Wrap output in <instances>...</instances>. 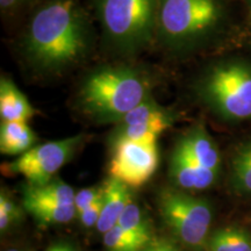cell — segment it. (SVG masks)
<instances>
[{
    "label": "cell",
    "mask_w": 251,
    "mask_h": 251,
    "mask_svg": "<svg viewBox=\"0 0 251 251\" xmlns=\"http://www.w3.org/2000/svg\"><path fill=\"white\" fill-rule=\"evenodd\" d=\"M158 166L157 143L113 140L109 176L128 187H140L155 174Z\"/></svg>",
    "instance_id": "ba28073f"
},
{
    "label": "cell",
    "mask_w": 251,
    "mask_h": 251,
    "mask_svg": "<svg viewBox=\"0 0 251 251\" xmlns=\"http://www.w3.org/2000/svg\"><path fill=\"white\" fill-rule=\"evenodd\" d=\"M24 207L42 226L68 224L77 215L75 205H59L24 199Z\"/></svg>",
    "instance_id": "2e32d148"
},
{
    "label": "cell",
    "mask_w": 251,
    "mask_h": 251,
    "mask_svg": "<svg viewBox=\"0 0 251 251\" xmlns=\"http://www.w3.org/2000/svg\"><path fill=\"white\" fill-rule=\"evenodd\" d=\"M131 202L129 187L115 178H108L103 184V206L97 229L101 234L118 225L126 207Z\"/></svg>",
    "instance_id": "8fae6325"
},
{
    "label": "cell",
    "mask_w": 251,
    "mask_h": 251,
    "mask_svg": "<svg viewBox=\"0 0 251 251\" xmlns=\"http://www.w3.org/2000/svg\"><path fill=\"white\" fill-rule=\"evenodd\" d=\"M35 115V109L27 97L8 78L0 79V118L1 121L27 122Z\"/></svg>",
    "instance_id": "7c38bea8"
},
{
    "label": "cell",
    "mask_w": 251,
    "mask_h": 251,
    "mask_svg": "<svg viewBox=\"0 0 251 251\" xmlns=\"http://www.w3.org/2000/svg\"><path fill=\"white\" fill-rule=\"evenodd\" d=\"M37 136L27 122L1 121L0 151L4 155H23L34 147Z\"/></svg>",
    "instance_id": "4fadbf2b"
},
{
    "label": "cell",
    "mask_w": 251,
    "mask_h": 251,
    "mask_svg": "<svg viewBox=\"0 0 251 251\" xmlns=\"http://www.w3.org/2000/svg\"><path fill=\"white\" fill-rule=\"evenodd\" d=\"M231 184L237 192L251 194V142L241 144L234 153Z\"/></svg>",
    "instance_id": "d6986e66"
},
{
    "label": "cell",
    "mask_w": 251,
    "mask_h": 251,
    "mask_svg": "<svg viewBox=\"0 0 251 251\" xmlns=\"http://www.w3.org/2000/svg\"><path fill=\"white\" fill-rule=\"evenodd\" d=\"M102 206H103V194L99 198L98 200H96L92 205H90L86 209H84L83 212L79 213V214H77L79 216L80 222L83 224V226H85L87 228L97 226L100 219V215H101Z\"/></svg>",
    "instance_id": "cb8c5ba5"
},
{
    "label": "cell",
    "mask_w": 251,
    "mask_h": 251,
    "mask_svg": "<svg viewBox=\"0 0 251 251\" xmlns=\"http://www.w3.org/2000/svg\"><path fill=\"white\" fill-rule=\"evenodd\" d=\"M172 251H178V250H176V249H172Z\"/></svg>",
    "instance_id": "4dcf8cb0"
},
{
    "label": "cell",
    "mask_w": 251,
    "mask_h": 251,
    "mask_svg": "<svg viewBox=\"0 0 251 251\" xmlns=\"http://www.w3.org/2000/svg\"><path fill=\"white\" fill-rule=\"evenodd\" d=\"M20 216L18 206L9 199L7 194L1 192L0 196V230L5 231Z\"/></svg>",
    "instance_id": "7402d4cb"
},
{
    "label": "cell",
    "mask_w": 251,
    "mask_h": 251,
    "mask_svg": "<svg viewBox=\"0 0 251 251\" xmlns=\"http://www.w3.org/2000/svg\"><path fill=\"white\" fill-rule=\"evenodd\" d=\"M103 244L108 251H143L134 237L119 225L103 234Z\"/></svg>",
    "instance_id": "44dd1931"
},
{
    "label": "cell",
    "mask_w": 251,
    "mask_h": 251,
    "mask_svg": "<svg viewBox=\"0 0 251 251\" xmlns=\"http://www.w3.org/2000/svg\"><path fill=\"white\" fill-rule=\"evenodd\" d=\"M174 124V118L162 120L140 122L134 125H120L115 130L113 140H129L135 142L157 143V140Z\"/></svg>",
    "instance_id": "9a60e30c"
},
{
    "label": "cell",
    "mask_w": 251,
    "mask_h": 251,
    "mask_svg": "<svg viewBox=\"0 0 251 251\" xmlns=\"http://www.w3.org/2000/svg\"><path fill=\"white\" fill-rule=\"evenodd\" d=\"M248 1H249V4L251 5V0H248Z\"/></svg>",
    "instance_id": "f546056e"
},
{
    "label": "cell",
    "mask_w": 251,
    "mask_h": 251,
    "mask_svg": "<svg viewBox=\"0 0 251 251\" xmlns=\"http://www.w3.org/2000/svg\"><path fill=\"white\" fill-rule=\"evenodd\" d=\"M174 248L169 244L165 243H159V244H155V246H150L149 248H146L143 251H171Z\"/></svg>",
    "instance_id": "484cf974"
},
{
    "label": "cell",
    "mask_w": 251,
    "mask_h": 251,
    "mask_svg": "<svg viewBox=\"0 0 251 251\" xmlns=\"http://www.w3.org/2000/svg\"><path fill=\"white\" fill-rule=\"evenodd\" d=\"M219 172L203 168L176 147L170 163V176L178 187L184 190H205L211 187Z\"/></svg>",
    "instance_id": "9c48e42d"
},
{
    "label": "cell",
    "mask_w": 251,
    "mask_h": 251,
    "mask_svg": "<svg viewBox=\"0 0 251 251\" xmlns=\"http://www.w3.org/2000/svg\"><path fill=\"white\" fill-rule=\"evenodd\" d=\"M75 196L76 193L74 188L57 178L40 185L28 183L27 186L24 188V199L34 200V201L74 205Z\"/></svg>",
    "instance_id": "5bb4252c"
},
{
    "label": "cell",
    "mask_w": 251,
    "mask_h": 251,
    "mask_svg": "<svg viewBox=\"0 0 251 251\" xmlns=\"http://www.w3.org/2000/svg\"><path fill=\"white\" fill-rule=\"evenodd\" d=\"M54 249L55 251H76L72 247L68 246V244H61V243L55 244Z\"/></svg>",
    "instance_id": "4316f807"
},
{
    "label": "cell",
    "mask_w": 251,
    "mask_h": 251,
    "mask_svg": "<svg viewBox=\"0 0 251 251\" xmlns=\"http://www.w3.org/2000/svg\"><path fill=\"white\" fill-rule=\"evenodd\" d=\"M174 118L169 111H166L159 106L155 100L151 99V97L136 107L131 109L129 113L125 115L119 122L120 125H134L140 124V122H150L156 120H162V119H171Z\"/></svg>",
    "instance_id": "ffe728a7"
},
{
    "label": "cell",
    "mask_w": 251,
    "mask_h": 251,
    "mask_svg": "<svg viewBox=\"0 0 251 251\" xmlns=\"http://www.w3.org/2000/svg\"><path fill=\"white\" fill-rule=\"evenodd\" d=\"M198 92L202 101L225 120L251 118V67L246 63L216 65L200 81Z\"/></svg>",
    "instance_id": "277c9868"
},
{
    "label": "cell",
    "mask_w": 251,
    "mask_h": 251,
    "mask_svg": "<svg viewBox=\"0 0 251 251\" xmlns=\"http://www.w3.org/2000/svg\"><path fill=\"white\" fill-rule=\"evenodd\" d=\"M177 148L203 168L219 172L221 164L219 149L202 125L188 130L180 139Z\"/></svg>",
    "instance_id": "30bf717a"
},
{
    "label": "cell",
    "mask_w": 251,
    "mask_h": 251,
    "mask_svg": "<svg viewBox=\"0 0 251 251\" xmlns=\"http://www.w3.org/2000/svg\"><path fill=\"white\" fill-rule=\"evenodd\" d=\"M161 216L184 244L200 248L205 244L212 224V209L205 200L168 188L158 197Z\"/></svg>",
    "instance_id": "8992f818"
},
{
    "label": "cell",
    "mask_w": 251,
    "mask_h": 251,
    "mask_svg": "<svg viewBox=\"0 0 251 251\" xmlns=\"http://www.w3.org/2000/svg\"><path fill=\"white\" fill-rule=\"evenodd\" d=\"M118 225L121 226L128 234H130L143 249H146L147 246L151 242L152 236L150 226L137 203L130 202L126 207Z\"/></svg>",
    "instance_id": "ac0fdd59"
},
{
    "label": "cell",
    "mask_w": 251,
    "mask_h": 251,
    "mask_svg": "<svg viewBox=\"0 0 251 251\" xmlns=\"http://www.w3.org/2000/svg\"><path fill=\"white\" fill-rule=\"evenodd\" d=\"M8 251H19V250H17V249H11V250H8Z\"/></svg>",
    "instance_id": "f1b7e54d"
},
{
    "label": "cell",
    "mask_w": 251,
    "mask_h": 251,
    "mask_svg": "<svg viewBox=\"0 0 251 251\" xmlns=\"http://www.w3.org/2000/svg\"><path fill=\"white\" fill-rule=\"evenodd\" d=\"M148 98V80L129 68L94 71L86 77L79 91L81 109L101 122H120L127 113Z\"/></svg>",
    "instance_id": "7a4b0ae2"
},
{
    "label": "cell",
    "mask_w": 251,
    "mask_h": 251,
    "mask_svg": "<svg viewBox=\"0 0 251 251\" xmlns=\"http://www.w3.org/2000/svg\"><path fill=\"white\" fill-rule=\"evenodd\" d=\"M159 0H99V17L108 40L122 51L148 45L157 29Z\"/></svg>",
    "instance_id": "3957f363"
},
{
    "label": "cell",
    "mask_w": 251,
    "mask_h": 251,
    "mask_svg": "<svg viewBox=\"0 0 251 251\" xmlns=\"http://www.w3.org/2000/svg\"><path fill=\"white\" fill-rule=\"evenodd\" d=\"M208 247L209 251H251V236L241 228H222L212 234Z\"/></svg>",
    "instance_id": "e0dca14e"
},
{
    "label": "cell",
    "mask_w": 251,
    "mask_h": 251,
    "mask_svg": "<svg viewBox=\"0 0 251 251\" xmlns=\"http://www.w3.org/2000/svg\"><path fill=\"white\" fill-rule=\"evenodd\" d=\"M87 48V26L74 0H54L31 19L25 40L37 67L58 70L77 62Z\"/></svg>",
    "instance_id": "6da1fadb"
},
{
    "label": "cell",
    "mask_w": 251,
    "mask_h": 251,
    "mask_svg": "<svg viewBox=\"0 0 251 251\" xmlns=\"http://www.w3.org/2000/svg\"><path fill=\"white\" fill-rule=\"evenodd\" d=\"M84 135L78 134L67 139L34 146L15 161L6 165V171L12 175H23L29 184L40 185L54 179L80 147Z\"/></svg>",
    "instance_id": "52a82bcc"
},
{
    "label": "cell",
    "mask_w": 251,
    "mask_h": 251,
    "mask_svg": "<svg viewBox=\"0 0 251 251\" xmlns=\"http://www.w3.org/2000/svg\"><path fill=\"white\" fill-rule=\"evenodd\" d=\"M47 251H55V249H54V246H51L50 248H48V249H47Z\"/></svg>",
    "instance_id": "83f0119b"
},
{
    "label": "cell",
    "mask_w": 251,
    "mask_h": 251,
    "mask_svg": "<svg viewBox=\"0 0 251 251\" xmlns=\"http://www.w3.org/2000/svg\"><path fill=\"white\" fill-rule=\"evenodd\" d=\"M23 1H25V0H0V6H1L2 9H9L17 7Z\"/></svg>",
    "instance_id": "d4e9b609"
},
{
    "label": "cell",
    "mask_w": 251,
    "mask_h": 251,
    "mask_svg": "<svg viewBox=\"0 0 251 251\" xmlns=\"http://www.w3.org/2000/svg\"><path fill=\"white\" fill-rule=\"evenodd\" d=\"M103 194V185L101 187H90V188H84V190L79 191L76 193L74 200L75 208H76L77 214H79L86 209L87 207L98 200L100 197Z\"/></svg>",
    "instance_id": "603a6c76"
},
{
    "label": "cell",
    "mask_w": 251,
    "mask_h": 251,
    "mask_svg": "<svg viewBox=\"0 0 251 251\" xmlns=\"http://www.w3.org/2000/svg\"><path fill=\"white\" fill-rule=\"evenodd\" d=\"M220 18L218 0H159L157 30L165 45L181 49L208 34Z\"/></svg>",
    "instance_id": "5b68a950"
}]
</instances>
